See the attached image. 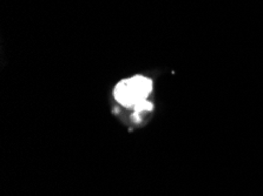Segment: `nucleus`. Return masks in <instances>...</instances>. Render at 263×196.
I'll list each match as a JSON object with an SVG mask.
<instances>
[{"instance_id":"1","label":"nucleus","mask_w":263,"mask_h":196,"mask_svg":"<svg viewBox=\"0 0 263 196\" xmlns=\"http://www.w3.org/2000/svg\"><path fill=\"white\" fill-rule=\"evenodd\" d=\"M153 90V82L143 75H135L130 79L119 81L114 90V97L124 107H137L139 103L147 101Z\"/></svg>"}]
</instances>
